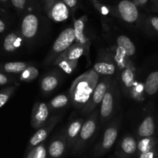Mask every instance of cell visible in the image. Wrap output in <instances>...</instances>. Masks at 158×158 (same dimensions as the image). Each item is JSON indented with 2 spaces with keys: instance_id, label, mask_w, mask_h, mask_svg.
<instances>
[{
  "instance_id": "obj_1",
  "label": "cell",
  "mask_w": 158,
  "mask_h": 158,
  "mask_svg": "<svg viewBox=\"0 0 158 158\" xmlns=\"http://www.w3.org/2000/svg\"><path fill=\"white\" fill-rule=\"evenodd\" d=\"M98 81V74L92 69L77 77L73 81L70 89L69 97L76 109L84 107L95 90Z\"/></svg>"
},
{
  "instance_id": "obj_2",
  "label": "cell",
  "mask_w": 158,
  "mask_h": 158,
  "mask_svg": "<svg viewBox=\"0 0 158 158\" xmlns=\"http://www.w3.org/2000/svg\"><path fill=\"white\" fill-rule=\"evenodd\" d=\"M98 111L94 110L83 123L78 136L73 146L72 151L74 154H79L84 151L88 144L92 140L98 127Z\"/></svg>"
},
{
  "instance_id": "obj_3",
  "label": "cell",
  "mask_w": 158,
  "mask_h": 158,
  "mask_svg": "<svg viewBox=\"0 0 158 158\" xmlns=\"http://www.w3.org/2000/svg\"><path fill=\"white\" fill-rule=\"evenodd\" d=\"M112 81V78L109 76H105L98 81L90 98L85 105L84 107L81 109V114L83 115H87L90 114L92 111L95 110L97 106H98V105L101 104L105 94Z\"/></svg>"
},
{
  "instance_id": "obj_4",
  "label": "cell",
  "mask_w": 158,
  "mask_h": 158,
  "mask_svg": "<svg viewBox=\"0 0 158 158\" xmlns=\"http://www.w3.org/2000/svg\"><path fill=\"white\" fill-rule=\"evenodd\" d=\"M74 40H75V36H74V28L69 27L63 30L54 41L51 54L46 60L47 63H51L53 60H55V59L60 54H62L74 44Z\"/></svg>"
},
{
  "instance_id": "obj_5",
  "label": "cell",
  "mask_w": 158,
  "mask_h": 158,
  "mask_svg": "<svg viewBox=\"0 0 158 158\" xmlns=\"http://www.w3.org/2000/svg\"><path fill=\"white\" fill-rule=\"evenodd\" d=\"M118 128H119L118 121H115L107 127L101 140L94 149V156L96 157L102 156L112 148L118 136Z\"/></svg>"
},
{
  "instance_id": "obj_6",
  "label": "cell",
  "mask_w": 158,
  "mask_h": 158,
  "mask_svg": "<svg viewBox=\"0 0 158 158\" xmlns=\"http://www.w3.org/2000/svg\"><path fill=\"white\" fill-rule=\"evenodd\" d=\"M116 96V83L115 81H111L106 91L100 109L101 123L105 124L112 117L115 106V98Z\"/></svg>"
},
{
  "instance_id": "obj_7",
  "label": "cell",
  "mask_w": 158,
  "mask_h": 158,
  "mask_svg": "<svg viewBox=\"0 0 158 158\" xmlns=\"http://www.w3.org/2000/svg\"><path fill=\"white\" fill-rule=\"evenodd\" d=\"M60 118H61V115H54V116L49 118L44 125L38 129L37 131L33 134V136L30 138V141H29L28 147H27V153L30 150H32L33 147L42 143L47 139L48 135L50 134L51 130L54 128V127L57 125Z\"/></svg>"
},
{
  "instance_id": "obj_8",
  "label": "cell",
  "mask_w": 158,
  "mask_h": 158,
  "mask_svg": "<svg viewBox=\"0 0 158 158\" xmlns=\"http://www.w3.org/2000/svg\"><path fill=\"white\" fill-rule=\"evenodd\" d=\"M50 115V109L44 102H36L32 111L31 125L34 129H39L44 125Z\"/></svg>"
},
{
  "instance_id": "obj_9",
  "label": "cell",
  "mask_w": 158,
  "mask_h": 158,
  "mask_svg": "<svg viewBox=\"0 0 158 158\" xmlns=\"http://www.w3.org/2000/svg\"><path fill=\"white\" fill-rule=\"evenodd\" d=\"M137 153V142L131 136H127L121 140L117 150L118 158H131Z\"/></svg>"
},
{
  "instance_id": "obj_10",
  "label": "cell",
  "mask_w": 158,
  "mask_h": 158,
  "mask_svg": "<svg viewBox=\"0 0 158 158\" xmlns=\"http://www.w3.org/2000/svg\"><path fill=\"white\" fill-rule=\"evenodd\" d=\"M121 17L127 23H134L139 17V12L134 3L129 0H123L118 6Z\"/></svg>"
},
{
  "instance_id": "obj_11",
  "label": "cell",
  "mask_w": 158,
  "mask_h": 158,
  "mask_svg": "<svg viewBox=\"0 0 158 158\" xmlns=\"http://www.w3.org/2000/svg\"><path fill=\"white\" fill-rule=\"evenodd\" d=\"M68 147L66 137L64 134L57 136L50 143L48 153L50 158H60L64 154Z\"/></svg>"
},
{
  "instance_id": "obj_12",
  "label": "cell",
  "mask_w": 158,
  "mask_h": 158,
  "mask_svg": "<svg viewBox=\"0 0 158 158\" xmlns=\"http://www.w3.org/2000/svg\"><path fill=\"white\" fill-rule=\"evenodd\" d=\"M38 19L35 15L29 14L23 19L21 33L26 39L30 40L36 36L38 30Z\"/></svg>"
},
{
  "instance_id": "obj_13",
  "label": "cell",
  "mask_w": 158,
  "mask_h": 158,
  "mask_svg": "<svg viewBox=\"0 0 158 158\" xmlns=\"http://www.w3.org/2000/svg\"><path fill=\"white\" fill-rule=\"evenodd\" d=\"M84 118H79L71 122L68 126V129L65 133V137H66L67 143H68V147L70 149L73 148L74 143L78 136L81 127L84 123Z\"/></svg>"
},
{
  "instance_id": "obj_14",
  "label": "cell",
  "mask_w": 158,
  "mask_h": 158,
  "mask_svg": "<svg viewBox=\"0 0 158 158\" xmlns=\"http://www.w3.org/2000/svg\"><path fill=\"white\" fill-rule=\"evenodd\" d=\"M74 36H75V43L81 45L85 49L86 53L89 52V48L90 43L88 40L85 34V23L82 19H78L74 22Z\"/></svg>"
},
{
  "instance_id": "obj_15",
  "label": "cell",
  "mask_w": 158,
  "mask_h": 158,
  "mask_svg": "<svg viewBox=\"0 0 158 158\" xmlns=\"http://www.w3.org/2000/svg\"><path fill=\"white\" fill-rule=\"evenodd\" d=\"M86 52L85 48L78 44H73L69 48L60 54L55 60H78ZM87 54V53H86Z\"/></svg>"
},
{
  "instance_id": "obj_16",
  "label": "cell",
  "mask_w": 158,
  "mask_h": 158,
  "mask_svg": "<svg viewBox=\"0 0 158 158\" xmlns=\"http://www.w3.org/2000/svg\"><path fill=\"white\" fill-rule=\"evenodd\" d=\"M60 81V75L57 71H53L47 74L42 79L40 82V88L44 93L52 92L58 86Z\"/></svg>"
},
{
  "instance_id": "obj_17",
  "label": "cell",
  "mask_w": 158,
  "mask_h": 158,
  "mask_svg": "<svg viewBox=\"0 0 158 158\" xmlns=\"http://www.w3.org/2000/svg\"><path fill=\"white\" fill-rule=\"evenodd\" d=\"M155 133V122L152 115H149L144 118L138 128V135L141 138L153 136Z\"/></svg>"
},
{
  "instance_id": "obj_18",
  "label": "cell",
  "mask_w": 158,
  "mask_h": 158,
  "mask_svg": "<svg viewBox=\"0 0 158 158\" xmlns=\"http://www.w3.org/2000/svg\"><path fill=\"white\" fill-rule=\"evenodd\" d=\"M69 16V10L64 2H57L52 7L50 17L55 22H63Z\"/></svg>"
},
{
  "instance_id": "obj_19",
  "label": "cell",
  "mask_w": 158,
  "mask_h": 158,
  "mask_svg": "<svg viewBox=\"0 0 158 158\" xmlns=\"http://www.w3.org/2000/svg\"><path fill=\"white\" fill-rule=\"evenodd\" d=\"M117 46L124 55L127 57H132L136 53V47L131 40L127 36L121 35L116 40Z\"/></svg>"
},
{
  "instance_id": "obj_20",
  "label": "cell",
  "mask_w": 158,
  "mask_h": 158,
  "mask_svg": "<svg viewBox=\"0 0 158 158\" xmlns=\"http://www.w3.org/2000/svg\"><path fill=\"white\" fill-rule=\"evenodd\" d=\"M21 40L20 36L16 33H9L6 36L3 42V48L7 52H14L20 47Z\"/></svg>"
},
{
  "instance_id": "obj_21",
  "label": "cell",
  "mask_w": 158,
  "mask_h": 158,
  "mask_svg": "<svg viewBox=\"0 0 158 158\" xmlns=\"http://www.w3.org/2000/svg\"><path fill=\"white\" fill-rule=\"evenodd\" d=\"M144 92L148 95H153L158 92V71H153L147 76L144 84Z\"/></svg>"
},
{
  "instance_id": "obj_22",
  "label": "cell",
  "mask_w": 158,
  "mask_h": 158,
  "mask_svg": "<svg viewBox=\"0 0 158 158\" xmlns=\"http://www.w3.org/2000/svg\"><path fill=\"white\" fill-rule=\"evenodd\" d=\"M93 70L98 74L109 76L115 73V65L111 60H103V61L97 62L94 65Z\"/></svg>"
},
{
  "instance_id": "obj_23",
  "label": "cell",
  "mask_w": 158,
  "mask_h": 158,
  "mask_svg": "<svg viewBox=\"0 0 158 158\" xmlns=\"http://www.w3.org/2000/svg\"><path fill=\"white\" fill-rule=\"evenodd\" d=\"M30 64L25 62H9L4 64L0 65V70H2L6 73H13V74H19L22 73L25 69H27Z\"/></svg>"
},
{
  "instance_id": "obj_24",
  "label": "cell",
  "mask_w": 158,
  "mask_h": 158,
  "mask_svg": "<svg viewBox=\"0 0 158 158\" xmlns=\"http://www.w3.org/2000/svg\"><path fill=\"white\" fill-rule=\"evenodd\" d=\"M121 81L123 85L124 88L127 90L134 85L135 74L133 69L129 67H126L121 71Z\"/></svg>"
},
{
  "instance_id": "obj_25",
  "label": "cell",
  "mask_w": 158,
  "mask_h": 158,
  "mask_svg": "<svg viewBox=\"0 0 158 158\" xmlns=\"http://www.w3.org/2000/svg\"><path fill=\"white\" fill-rule=\"evenodd\" d=\"M69 101L70 97L68 95L61 94V95H58L54 97V98H52L48 104V107H49L50 110L51 111L57 110V109H61V108L66 106L69 102Z\"/></svg>"
},
{
  "instance_id": "obj_26",
  "label": "cell",
  "mask_w": 158,
  "mask_h": 158,
  "mask_svg": "<svg viewBox=\"0 0 158 158\" xmlns=\"http://www.w3.org/2000/svg\"><path fill=\"white\" fill-rule=\"evenodd\" d=\"M78 60H55L54 64L63 70L67 74H71L77 68Z\"/></svg>"
},
{
  "instance_id": "obj_27",
  "label": "cell",
  "mask_w": 158,
  "mask_h": 158,
  "mask_svg": "<svg viewBox=\"0 0 158 158\" xmlns=\"http://www.w3.org/2000/svg\"><path fill=\"white\" fill-rule=\"evenodd\" d=\"M155 148H156V143L152 136H150V137L141 138L140 140L137 143L138 153L149 151V150H151Z\"/></svg>"
},
{
  "instance_id": "obj_28",
  "label": "cell",
  "mask_w": 158,
  "mask_h": 158,
  "mask_svg": "<svg viewBox=\"0 0 158 158\" xmlns=\"http://www.w3.org/2000/svg\"><path fill=\"white\" fill-rule=\"evenodd\" d=\"M48 151L44 143H40L27 153L26 158H47Z\"/></svg>"
},
{
  "instance_id": "obj_29",
  "label": "cell",
  "mask_w": 158,
  "mask_h": 158,
  "mask_svg": "<svg viewBox=\"0 0 158 158\" xmlns=\"http://www.w3.org/2000/svg\"><path fill=\"white\" fill-rule=\"evenodd\" d=\"M39 71L36 67L29 66L27 69L24 70L20 75V79L24 81H31L37 77Z\"/></svg>"
},
{
  "instance_id": "obj_30",
  "label": "cell",
  "mask_w": 158,
  "mask_h": 158,
  "mask_svg": "<svg viewBox=\"0 0 158 158\" xmlns=\"http://www.w3.org/2000/svg\"><path fill=\"white\" fill-rule=\"evenodd\" d=\"M15 91L14 86H10L0 91V108L2 107L8 102Z\"/></svg>"
},
{
  "instance_id": "obj_31",
  "label": "cell",
  "mask_w": 158,
  "mask_h": 158,
  "mask_svg": "<svg viewBox=\"0 0 158 158\" xmlns=\"http://www.w3.org/2000/svg\"><path fill=\"white\" fill-rule=\"evenodd\" d=\"M150 24L151 28L158 33V16H153L150 18Z\"/></svg>"
},
{
  "instance_id": "obj_32",
  "label": "cell",
  "mask_w": 158,
  "mask_h": 158,
  "mask_svg": "<svg viewBox=\"0 0 158 158\" xmlns=\"http://www.w3.org/2000/svg\"><path fill=\"white\" fill-rule=\"evenodd\" d=\"M12 3L16 8L23 9L25 6L26 0H11Z\"/></svg>"
},
{
  "instance_id": "obj_33",
  "label": "cell",
  "mask_w": 158,
  "mask_h": 158,
  "mask_svg": "<svg viewBox=\"0 0 158 158\" xmlns=\"http://www.w3.org/2000/svg\"><path fill=\"white\" fill-rule=\"evenodd\" d=\"M10 82V78L3 73L0 72V85H5Z\"/></svg>"
},
{
  "instance_id": "obj_34",
  "label": "cell",
  "mask_w": 158,
  "mask_h": 158,
  "mask_svg": "<svg viewBox=\"0 0 158 158\" xmlns=\"http://www.w3.org/2000/svg\"><path fill=\"white\" fill-rule=\"evenodd\" d=\"M64 3L70 8H73L77 4V0H64Z\"/></svg>"
},
{
  "instance_id": "obj_35",
  "label": "cell",
  "mask_w": 158,
  "mask_h": 158,
  "mask_svg": "<svg viewBox=\"0 0 158 158\" xmlns=\"http://www.w3.org/2000/svg\"><path fill=\"white\" fill-rule=\"evenodd\" d=\"M5 28H6L5 23H4L0 19V33L3 32L4 30H5Z\"/></svg>"
},
{
  "instance_id": "obj_36",
  "label": "cell",
  "mask_w": 158,
  "mask_h": 158,
  "mask_svg": "<svg viewBox=\"0 0 158 158\" xmlns=\"http://www.w3.org/2000/svg\"><path fill=\"white\" fill-rule=\"evenodd\" d=\"M138 1H139V2H140V3H142V4L146 3V2H147V0H138Z\"/></svg>"
},
{
  "instance_id": "obj_37",
  "label": "cell",
  "mask_w": 158,
  "mask_h": 158,
  "mask_svg": "<svg viewBox=\"0 0 158 158\" xmlns=\"http://www.w3.org/2000/svg\"><path fill=\"white\" fill-rule=\"evenodd\" d=\"M156 5H157V7H158V0L156 1Z\"/></svg>"
},
{
  "instance_id": "obj_38",
  "label": "cell",
  "mask_w": 158,
  "mask_h": 158,
  "mask_svg": "<svg viewBox=\"0 0 158 158\" xmlns=\"http://www.w3.org/2000/svg\"><path fill=\"white\" fill-rule=\"evenodd\" d=\"M0 1H2V2H5L6 0H0Z\"/></svg>"
}]
</instances>
